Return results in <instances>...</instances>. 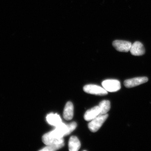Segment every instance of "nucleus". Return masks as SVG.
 Returning a JSON list of instances; mask_svg holds the SVG:
<instances>
[{
	"label": "nucleus",
	"mask_w": 151,
	"mask_h": 151,
	"mask_svg": "<svg viewBox=\"0 0 151 151\" xmlns=\"http://www.w3.org/2000/svg\"><path fill=\"white\" fill-rule=\"evenodd\" d=\"M77 124L73 122L68 124L62 123L51 132L42 136V141L46 145L51 144H60L64 142L63 137L70 134L75 129Z\"/></svg>",
	"instance_id": "f257e3e1"
},
{
	"label": "nucleus",
	"mask_w": 151,
	"mask_h": 151,
	"mask_svg": "<svg viewBox=\"0 0 151 151\" xmlns=\"http://www.w3.org/2000/svg\"><path fill=\"white\" fill-rule=\"evenodd\" d=\"M108 114L100 115L94 118L88 124V128L90 131L92 132H95L98 131L101 128L102 125L108 119Z\"/></svg>",
	"instance_id": "f03ea898"
},
{
	"label": "nucleus",
	"mask_w": 151,
	"mask_h": 151,
	"mask_svg": "<svg viewBox=\"0 0 151 151\" xmlns=\"http://www.w3.org/2000/svg\"><path fill=\"white\" fill-rule=\"evenodd\" d=\"M103 87L107 92H117L121 88L120 81L116 79H107L104 80L102 83Z\"/></svg>",
	"instance_id": "7ed1b4c3"
},
{
	"label": "nucleus",
	"mask_w": 151,
	"mask_h": 151,
	"mask_svg": "<svg viewBox=\"0 0 151 151\" xmlns=\"http://www.w3.org/2000/svg\"><path fill=\"white\" fill-rule=\"evenodd\" d=\"M84 92L89 94L104 96L108 94V92L103 87L94 84H88L83 88Z\"/></svg>",
	"instance_id": "20e7f679"
},
{
	"label": "nucleus",
	"mask_w": 151,
	"mask_h": 151,
	"mask_svg": "<svg viewBox=\"0 0 151 151\" xmlns=\"http://www.w3.org/2000/svg\"><path fill=\"white\" fill-rule=\"evenodd\" d=\"M132 43L127 41L116 40L113 42V46L116 50L122 52H128L130 51Z\"/></svg>",
	"instance_id": "39448f33"
},
{
	"label": "nucleus",
	"mask_w": 151,
	"mask_h": 151,
	"mask_svg": "<svg viewBox=\"0 0 151 151\" xmlns=\"http://www.w3.org/2000/svg\"><path fill=\"white\" fill-rule=\"evenodd\" d=\"M148 81L147 77H139L127 79L124 81V85L127 88H132L139 86Z\"/></svg>",
	"instance_id": "423d86ee"
},
{
	"label": "nucleus",
	"mask_w": 151,
	"mask_h": 151,
	"mask_svg": "<svg viewBox=\"0 0 151 151\" xmlns=\"http://www.w3.org/2000/svg\"><path fill=\"white\" fill-rule=\"evenodd\" d=\"M130 51L131 54L135 56L142 55L145 52L143 44L139 41H136L132 44Z\"/></svg>",
	"instance_id": "0eeeda50"
},
{
	"label": "nucleus",
	"mask_w": 151,
	"mask_h": 151,
	"mask_svg": "<svg viewBox=\"0 0 151 151\" xmlns=\"http://www.w3.org/2000/svg\"><path fill=\"white\" fill-rule=\"evenodd\" d=\"M100 112L99 106H96L86 111L84 116V119L86 121H91L100 115Z\"/></svg>",
	"instance_id": "6e6552de"
},
{
	"label": "nucleus",
	"mask_w": 151,
	"mask_h": 151,
	"mask_svg": "<svg viewBox=\"0 0 151 151\" xmlns=\"http://www.w3.org/2000/svg\"><path fill=\"white\" fill-rule=\"evenodd\" d=\"M47 122L50 125L56 127L62 123L60 116L57 113H50L46 117Z\"/></svg>",
	"instance_id": "1a4fd4ad"
},
{
	"label": "nucleus",
	"mask_w": 151,
	"mask_h": 151,
	"mask_svg": "<svg viewBox=\"0 0 151 151\" xmlns=\"http://www.w3.org/2000/svg\"><path fill=\"white\" fill-rule=\"evenodd\" d=\"M73 106L71 102H68L66 103L63 111V116L65 120H70L73 118Z\"/></svg>",
	"instance_id": "9d476101"
},
{
	"label": "nucleus",
	"mask_w": 151,
	"mask_h": 151,
	"mask_svg": "<svg viewBox=\"0 0 151 151\" xmlns=\"http://www.w3.org/2000/svg\"><path fill=\"white\" fill-rule=\"evenodd\" d=\"M81 147V143L76 136L70 137L68 142V149L70 151H77Z\"/></svg>",
	"instance_id": "9b49d317"
},
{
	"label": "nucleus",
	"mask_w": 151,
	"mask_h": 151,
	"mask_svg": "<svg viewBox=\"0 0 151 151\" xmlns=\"http://www.w3.org/2000/svg\"><path fill=\"white\" fill-rule=\"evenodd\" d=\"M100 109V115L107 114L111 109V103L109 100H103L100 102L99 105Z\"/></svg>",
	"instance_id": "f8f14e48"
},
{
	"label": "nucleus",
	"mask_w": 151,
	"mask_h": 151,
	"mask_svg": "<svg viewBox=\"0 0 151 151\" xmlns=\"http://www.w3.org/2000/svg\"><path fill=\"white\" fill-rule=\"evenodd\" d=\"M64 146V142L60 144H51L47 145L46 147L40 150L42 151H54L59 150Z\"/></svg>",
	"instance_id": "ddd939ff"
}]
</instances>
